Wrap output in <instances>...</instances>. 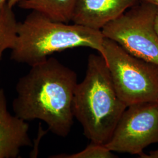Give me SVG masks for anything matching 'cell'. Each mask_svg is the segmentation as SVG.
<instances>
[{"mask_svg":"<svg viewBox=\"0 0 158 158\" xmlns=\"http://www.w3.org/2000/svg\"><path fill=\"white\" fill-rule=\"evenodd\" d=\"M77 85L76 72L55 58L34 64L17 82L12 104L14 114L26 121H43L52 133L66 137L73 124Z\"/></svg>","mask_w":158,"mask_h":158,"instance_id":"cell-1","label":"cell"},{"mask_svg":"<svg viewBox=\"0 0 158 158\" xmlns=\"http://www.w3.org/2000/svg\"><path fill=\"white\" fill-rule=\"evenodd\" d=\"M127 107L104 57L90 55L85 79L76 85L73 102L74 117L82 125L85 135L92 143L106 145Z\"/></svg>","mask_w":158,"mask_h":158,"instance_id":"cell-2","label":"cell"},{"mask_svg":"<svg viewBox=\"0 0 158 158\" xmlns=\"http://www.w3.org/2000/svg\"><path fill=\"white\" fill-rule=\"evenodd\" d=\"M104 40L101 30L53 21L32 11L18 23L11 58L32 66L55 52L77 47L90 48L101 54Z\"/></svg>","mask_w":158,"mask_h":158,"instance_id":"cell-3","label":"cell"},{"mask_svg":"<svg viewBox=\"0 0 158 158\" xmlns=\"http://www.w3.org/2000/svg\"><path fill=\"white\" fill-rule=\"evenodd\" d=\"M100 55L119 97L127 107L142 102H158V64L131 55L106 38Z\"/></svg>","mask_w":158,"mask_h":158,"instance_id":"cell-4","label":"cell"},{"mask_svg":"<svg viewBox=\"0 0 158 158\" xmlns=\"http://www.w3.org/2000/svg\"><path fill=\"white\" fill-rule=\"evenodd\" d=\"M158 11L155 2L141 0L108 23L102 34L131 55L158 65V34L155 27Z\"/></svg>","mask_w":158,"mask_h":158,"instance_id":"cell-5","label":"cell"},{"mask_svg":"<svg viewBox=\"0 0 158 158\" xmlns=\"http://www.w3.org/2000/svg\"><path fill=\"white\" fill-rule=\"evenodd\" d=\"M158 143V102L128 106L110 141L105 145L113 152L141 155L145 148Z\"/></svg>","mask_w":158,"mask_h":158,"instance_id":"cell-6","label":"cell"},{"mask_svg":"<svg viewBox=\"0 0 158 158\" xmlns=\"http://www.w3.org/2000/svg\"><path fill=\"white\" fill-rule=\"evenodd\" d=\"M141 0H77L72 22L102 29Z\"/></svg>","mask_w":158,"mask_h":158,"instance_id":"cell-7","label":"cell"},{"mask_svg":"<svg viewBox=\"0 0 158 158\" xmlns=\"http://www.w3.org/2000/svg\"><path fill=\"white\" fill-rule=\"evenodd\" d=\"M27 121L11 114L5 91L0 89V158H17L23 147H31Z\"/></svg>","mask_w":158,"mask_h":158,"instance_id":"cell-8","label":"cell"},{"mask_svg":"<svg viewBox=\"0 0 158 158\" xmlns=\"http://www.w3.org/2000/svg\"><path fill=\"white\" fill-rule=\"evenodd\" d=\"M77 0H21L18 4L24 10L40 13L53 21H72Z\"/></svg>","mask_w":158,"mask_h":158,"instance_id":"cell-9","label":"cell"},{"mask_svg":"<svg viewBox=\"0 0 158 158\" xmlns=\"http://www.w3.org/2000/svg\"><path fill=\"white\" fill-rule=\"evenodd\" d=\"M12 8L6 3L0 10V61L4 51L14 48L17 39L18 22Z\"/></svg>","mask_w":158,"mask_h":158,"instance_id":"cell-10","label":"cell"},{"mask_svg":"<svg viewBox=\"0 0 158 158\" xmlns=\"http://www.w3.org/2000/svg\"><path fill=\"white\" fill-rule=\"evenodd\" d=\"M113 151L105 145L92 143L81 152L73 154H60L51 156L55 158H113Z\"/></svg>","mask_w":158,"mask_h":158,"instance_id":"cell-11","label":"cell"},{"mask_svg":"<svg viewBox=\"0 0 158 158\" xmlns=\"http://www.w3.org/2000/svg\"><path fill=\"white\" fill-rule=\"evenodd\" d=\"M141 158H158V149L151 151L149 154H145L142 153L141 155H139Z\"/></svg>","mask_w":158,"mask_h":158,"instance_id":"cell-12","label":"cell"},{"mask_svg":"<svg viewBox=\"0 0 158 158\" xmlns=\"http://www.w3.org/2000/svg\"><path fill=\"white\" fill-rule=\"evenodd\" d=\"M21 1V0H8L7 3L11 7L13 8L16 4H18L19 2Z\"/></svg>","mask_w":158,"mask_h":158,"instance_id":"cell-13","label":"cell"},{"mask_svg":"<svg viewBox=\"0 0 158 158\" xmlns=\"http://www.w3.org/2000/svg\"><path fill=\"white\" fill-rule=\"evenodd\" d=\"M155 29L156 31L157 32L158 34V11L156 15V18H155Z\"/></svg>","mask_w":158,"mask_h":158,"instance_id":"cell-14","label":"cell"},{"mask_svg":"<svg viewBox=\"0 0 158 158\" xmlns=\"http://www.w3.org/2000/svg\"><path fill=\"white\" fill-rule=\"evenodd\" d=\"M8 0H0V10L8 2Z\"/></svg>","mask_w":158,"mask_h":158,"instance_id":"cell-15","label":"cell"},{"mask_svg":"<svg viewBox=\"0 0 158 158\" xmlns=\"http://www.w3.org/2000/svg\"><path fill=\"white\" fill-rule=\"evenodd\" d=\"M147 1H152L155 2V4H156L157 5H158V0H147Z\"/></svg>","mask_w":158,"mask_h":158,"instance_id":"cell-16","label":"cell"},{"mask_svg":"<svg viewBox=\"0 0 158 158\" xmlns=\"http://www.w3.org/2000/svg\"></svg>","mask_w":158,"mask_h":158,"instance_id":"cell-17","label":"cell"}]
</instances>
